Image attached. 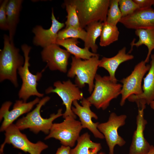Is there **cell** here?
Returning <instances> with one entry per match:
<instances>
[{
  "mask_svg": "<svg viewBox=\"0 0 154 154\" xmlns=\"http://www.w3.org/2000/svg\"><path fill=\"white\" fill-rule=\"evenodd\" d=\"M18 154H22V153H19Z\"/></svg>",
  "mask_w": 154,
  "mask_h": 154,
  "instance_id": "d590c367",
  "label": "cell"
},
{
  "mask_svg": "<svg viewBox=\"0 0 154 154\" xmlns=\"http://www.w3.org/2000/svg\"><path fill=\"white\" fill-rule=\"evenodd\" d=\"M153 6H154V5H153Z\"/></svg>",
  "mask_w": 154,
  "mask_h": 154,
  "instance_id": "8d00e7d4",
  "label": "cell"
},
{
  "mask_svg": "<svg viewBox=\"0 0 154 154\" xmlns=\"http://www.w3.org/2000/svg\"><path fill=\"white\" fill-rule=\"evenodd\" d=\"M118 3L122 17L129 15L139 9L133 0H119Z\"/></svg>",
  "mask_w": 154,
  "mask_h": 154,
  "instance_id": "f1b7e54d",
  "label": "cell"
},
{
  "mask_svg": "<svg viewBox=\"0 0 154 154\" xmlns=\"http://www.w3.org/2000/svg\"><path fill=\"white\" fill-rule=\"evenodd\" d=\"M135 33L139 37V40L135 42L133 40L131 43V49L134 46L138 47L142 45L146 46L148 49V53L144 61L147 63L149 61L151 52L154 49V29H140L135 30Z\"/></svg>",
  "mask_w": 154,
  "mask_h": 154,
  "instance_id": "603a6c76",
  "label": "cell"
},
{
  "mask_svg": "<svg viewBox=\"0 0 154 154\" xmlns=\"http://www.w3.org/2000/svg\"><path fill=\"white\" fill-rule=\"evenodd\" d=\"M48 96L43 98L36 104L35 108L24 117L19 119L15 124L20 130L29 129L35 134L41 131L48 134L53 124V121L57 118L62 116V110L59 109L56 114H51L48 118H43L40 115V110L50 100Z\"/></svg>",
  "mask_w": 154,
  "mask_h": 154,
  "instance_id": "7a4b0ae2",
  "label": "cell"
},
{
  "mask_svg": "<svg viewBox=\"0 0 154 154\" xmlns=\"http://www.w3.org/2000/svg\"><path fill=\"white\" fill-rule=\"evenodd\" d=\"M76 7L80 27L94 22L106 21L110 0H71Z\"/></svg>",
  "mask_w": 154,
  "mask_h": 154,
  "instance_id": "5b68a950",
  "label": "cell"
},
{
  "mask_svg": "<svg viewBox=\"0 0 154 154\" xmlns=\"http://www.w3.org/2000/svg\"><path fill=\"white\" fill-rule=\"evenodd\" d=\"M21 49L23 53L25 62L23 65L20 67L18 71V74L22 81V84L18 92V96L20 100L25 102L31 96H35L39 98L42 97L44 94L38 91L37 87L38 82L42 76L43 72L46 66L40 72H38L36 74H32L30 71L29 54L31 49V47L26 44H22Z\"/></svg>",
  "mask_w": 154,
  "mask_h": 154,
  "instance_id": "8992f818",
  "label": "cell"
},
{
  "mask_svg": "<svg viewBox=\"0 0 154 154\" xmlns=\"http://www.w3.org/2000/svg\"><path fill=\"white\" fill-rule=\"evenodd\" d=\"M95 80L93 91L86 99L96 108L104 110L112 100L121 94L122 85L112 82L109 76H102L96 74Z\"/></svg>",
  "mask_w": 154,
  "mask_h": 154,
  "instance_id": "277c9868",
  "label": "cell"
},
{
  "mask_svg": "<svg viewBox=\"0 0 154 154\" xmlns=\"http://www.w3.org/2000/svg\"><path fill=\"white\" fill-rule=\"evenodd\" d=\"M40 100L37 97L33 100L27 102L21 100L16 101L13 109L9 111L12 104L10 101H7L2 105L0 110V121L3 119L0 127L1 132L5 131L18 118L24 114L29 112Z\"/></svg>",
  "mask_w": 154,
  "mask_h": 154,
  "instance_id": "7c38bea8",
  "label": "cell"
},
{
  "mask_svg": "<svg viewBox=\"0 0 154 154\" xmlns=\"http://www.w3.org/2000/svg\"><path fill=\"white\" fill-rule=\"evenodd\" d=\"M126 50V47H124L115 56L111 58L104 57L100 60L99 67L103 68L108 71L110 79L114 82H117L115 73L119 65L134 58L133 55L127 53Z\"/></svg>",
  "mask_w": 154,
  "mask_h": 154,
  "instance_id": "d6986e66",
  "label": "cell"
},
{
  "mask_svg": "<svg viewBox=\"0 0 154 154\" xmlns=\"http://www.w3.org/2000/svg\"><path fill=\"white\" fill-rule=\"evenodd\" d=\"M127 116L125 114L117 115L115 113H111L108 121L99 123L97 128L104 135L109 148V154H114L115 146H123L126 142L119 136L118 133L119 128L125 123Z\"/></svg>",
  "mask_w": 154,
  "mask_h": 154,
  "instance_id": "8fae6325",
  "label": "cell"
},
{
  "mask_svg": "<svg viewBox=\"0 0 154 154\" xmlns=\"http://www.w3.org/2000/svg\"><path fill=\"white\" fill-rule=\"evenodd\" d=\"M119 0H110L106 22L112 25H117L122 17L119 7Z\"/></svg>",
  "mask_w": 154,
  "mask_h": 154,
  "instance_id": "83f0119b",
  "label": "cell"
},
{
  "mask_svg": "<svg viewBox=\"0 0 154 154\" xmlns=\"http://www.w3.org/2000/svg\"></svg>",
  "mask_w": 154,
  "mask_h": 154,
  "instance_id": "74e56055",
  "label": "cell"
},
{
  "mask_svg": "<svg viewBox=\"0 0 154 154\" xmlns=\"http://www.w3.org/2000/svg\"><path fill=\"white\" fill-rule=\"evenodd\" d=\"M146 154H154V146L151 145V148Z\"/></svg>",
  "mask_w": 154,
  "mask_h": 154,
  "instance_id": "d6a6232c",
  "label": "cell"
},
{
  "mask_svg": "<svg viewBox=\"0 0 154 154\" xmlns=\"http://www.w3.org/2000/svg\"><path fill=\"white\" fill-rule=\"evenodd\" d=\"M137 5L139 9L151 7L154 4V0H133Z\"/></svg>",
  "mask_w": 154,
  "mask_h": 154,
  "instance_id": "4dcf8cb0",
  "label": "cell"
},
{
  "mask_svg": "<svg viewBox=\"0 0 154 154\" xmlns=\"http://www.w3.org/2000/svg\"><path fill=\"white\" fill-rule=\"evenodd\" d=\"M52 25L48 29H45L40 25L34 27L32 32L35 35L33 40V44L43 48L51 44H56L58 32L63 27L65 24L58 21L54 15L53 9L51 16Z\"/></svg>",
  "mask_w": 154,
  "mask_h": 154,
  "instance_id": "9a60e30c",
  "label": "cell"
},
{
  "mask_svg": "<svg viewBox=\"0 0 154 154\" xmlns=\"http://www.w3.org/2000/svg\"><path fill=\"white\" fill-rule=\"evenodd\" d=\"M3 47L0 53V82L9 81L15 87L18 86L17 72L23 66L25 58L19 49L10 41L9 36H3Z\"/></svg>",
  "mask_w": 154,
  "mask_h": 154,
  "instance_id": "6da1fadb",
  "label": "cell"
},
{
  "mask_svg": "<svg viewBox=\"0 0 154 154\" xmlns=\"http://www.w3.org/2000/svg\"><path fill=\"white\" fill-rule=\"evenodd\" d=\"M5 131V139L1 146L0 154H3L4 146L6 144H11L13 147L29 154H41L43 150L48 147L47 145L41 141L35 143L31 142L25 134L21 132L15 124L10 125Z\"/></svg>",
  "mask_w": 154,
  "mask_h": 154,
  "instance_id": "ba28073f",
  "label": "cell"
},
{
  "mask_svg": "<svg viewBox=\"0 0 154 154\" xmlns=\"http://www.w3.org/2000/svg\"><path fill=\"white\" fill-rule=\"evenodd\" d=\"M79 43L76 38H69L64 40H57L56 44L64 47L70 54L77 58L88 60L92 56L99 55L90 52L89 49L82 48L77 46Z\"/></svg>",
  "mask_w": 154,
  "mask_h": 154,
  "instance_id": "44dd1931",
  "label": "cell"
},
{
  "mask_svg": "<svg viewBox=\"0 0 154 154\" xmlns=\"http://www.w3.org/2000/svg\"><path fill=\"white\" fill-rule=\"evenodd\" d=\"M144 108H138L136 128L134 132L129 154H146L151 147L144 137V131L147 122L144 117Z\"/></svg>",
  "mask_w": 154,
  "mask_h": 154,
  "instance_id": "e0dca14e",
  "label": "cell"
},
{
  "mask_svg": "<svg viewBox=\"0 0 154 154\" xmlns=\"http://www.w3.org/2000/svg\"><path fill=\"white\" fill-rule=\"evenodd\" d=\"M150 68L143 78V93L138 95H132L127 98L129 102L135 103L138 108H146L154 100V54L150 56Z\"/></svg>",
  "mask_w": 154,
  "mask_h": 154,
  "instance_id": "ac0fdd59",
  "label": "cell"
},
{
  "mask_svg": "<svg viewBox=\"0 0 154 154\" xmlns=\"http://www.w3.org/2000/svg\"><path fill=\"white\" fill-rule=\"evenodd\" d=\"M64 5L67 13V20L65 23V28L81 27L76 5L70 0H65Z\"/></svg>",
  "mask_w": 154,
  "mask_h": 154,
  "instance_id": "484cf974",
  "label": "cell"
},
{
  "mask_svg": "<svg viewBox=\"0 0 154 154\" xmlns=\"http://www.w3.org/2000/svg\"><path fill=\"white\" fill-rule=\"evenodd\" d=\"M81 104L82 106L78 104L77 100L74 101L73 104L75 107L72 106V110L74 114L79 117L82 128L88 129L95 137L104 139V136L97 128L99 123H94L92 119V118L96 119L98 118L90 108L92 105L87 99L84 98L82 100Z\"/></svg>",
  "mask_w": 154,
  "mask_h": 154,
  "instance_id": "5bb4252c",
  "label": "cell"
},
{
  "mask_svg": "<svg viewBox=\"0 0 154 154\" xmlns=\"http://www.w3.org/2000/svg\"><path fill=\"white\" fill-rule=\"evenodd\" d=\"M9 0L1 1L0 6V28L2 30H8L7 7Z\"/></svg>",
  "mask_w": 154,
  "mask_h": 154,
  "instance_id": "f546056e",
  "label": "cell"
},
{
  "mask_svg": "<svg viewBox=\"0 0 154 154\" xmlns=\"http://www.w3.org/2000/svg\"><path fill=\"white\" fill-rule=\"evenodd\" d=\"M41 55L42 61L46 63V66L50 70H58L64 73L67 72L70 54L66 50L54 44L43 48Z\"/></svg>",
  "mask_w": 154,
  "mask_h": 154,
  "instance_id": "4fadbf2b",
  "label": "cell"
},
{
  "mask_svg": "<svg viewBox=\"0 0 154 154\" xmlns=\"http://www.w3.org/2000/svg\"><path fill=\"white\" fill-rule=\"evenodd\" d=\"M103 23L100 21L92 22L85 27L87 34L84 41V48L88 49L91 48L92 52L94 53H96L98 49L96 40L101 35Z\"/></svg>",
  "mask_w": 154,
  "mask_h": 154,
  "instance_id": "cb8c5ba5",
  "label": "cell"
},
{
  "mask_svg": "<svg viewBox=\"0 0 154 154\" xmlns=\"http://www.w3.org/2000/svg\"><path fill=\"white\" fill-rule=\"evenodd\" d=\"M119 22L129 29H154V9L151 7L138 9L132 14L122 17Z\"/></svg>",
  "mask_w": 154,
  "mask_h": 154,
  "instance_id": "2e32d148",
  "label": "cell"
},
{
  "mask_svg": "<svg viewBox=\"0 0 154 154\" xmlns=\"http://www.w3.org/2000/svg\"><path fill=\"white\" fill-rule=\"evenodd\" d=\"M60 123H54L45 140L54 138L59 140L64 146L72 147L80 137L83 128L80 121L68 116Z\"/></svg>",
  "mask_w": 154,
  "mask_h": 154,
  "instance_id": "52a82bcc",
  "label": "cell"
},
{
  "mask_svg": "<svg viewBox=\"0 0 154 154\" xmlns=\"http://www.w3.org/2000/svg\"><path fill=\"white\" fill-rule=\"evenodd\" d=\"M71 149L69 146L62 145L58 148L55 154H70Z\"/></svg>",
  "mask_w": 154,
  "mask_h": 154,
  "instance_id": "1f68e13d",
  "label": "cell"
},
{
  "mask_svg": "<svg viewBox=\"0 0 154 154\" xmlns=\"http://www.w3.org/2000/svg\"><path fill=\"white\" fill-rule=\"evenodd\" d=\"M98 154H105L103 152H100V153H99Z\"/></svg>",
  "mask_w": 154,
  "mask_h": 154,
  "instance_id": "e575fe53",
  "label": "cell"
},
{
  "mask_svg": "<svg viewBox=\"0 0 154 154\" xmlns=\"http://www.w3.org/2000/svg\"><path fill=\"white\" fill-rule=\"evenodd\" d=\"M150 68V64H146L144 60H142L135 66L129 76L120 80L122 84L120 103L121 106L124 105L126 100L131 96L138 95L143 93L142 80Z\"/></svg>",
  "mask_w": 154,
  "mask_h": 154,
  "instance_id": "30bf717a",
  "label": "cell"
},
{
  "mask_svg": "<svg viewBox=\"0 0 154 154\" xmlns=\"http://www.w3.org/2000/svg\"><path fill=\"white\" fill-rule=\"evenodd\" d=\"M119 32L117 25L107 22L103 23L101 34L100 36V45L106 46L118 39Z\"/></svg>",
  "mask_w": 154,
  "mask_h": 154,
  "instance_id": "d4e9b609",
  "label": "cell"
},
{
  "mask_svg": "<svg viewBox=\"0 0 154 154\" xmlns=\"http://www.w3.org/2000/svg\"><path fill=\"white\" fill-rule=\"evenodd\" d=\"M149 105L151 108L154 110V100L150 103Z\"/></svg>",
  "mask_w": 154,
  "mask_h": 154,
  "instance_id": "836d02e7",
  "label": "cell"
},
{
  "mask_svg": "<svg viewBox=\"0 0 154 154\" xmlns=\"http://www.w3.org/2000/svg\"><path fill=\"white\" fill-rule=\"evenodd\" d=\"M53 85L54 88L50 87L46 90V94L55 93L61 99L62 104L66 107V110L62 115L64 118L70 116L76 119V116L72 110V104L75 100L82 99L83 98L82 92L75 84H73L69 80L62 82L56 81Z\"/></svg>",
  "mask_w": 154,
  "mask_h": 154,
  "instance_id": "9c48e42d",
  "label": "cell"
},
{
  "mask_svg": "<svg viewBox=\"0 0 154 154\" xmlns=\"http://www.w3.org/2000/svg\"><path fill=\"white\" fill-rule=\"evenodd\" d=\"M99 56L84 60L72 56L71 66L67 74L68 77L73 78L76 76L75 84L79 88L84 87L85 84H88V90L90 94L94 87V80L100 62Z\"/></svg>",
  "mask_w": 154,
  "mask_h": 154,
  "instance_id": "3957f363",
  "label": "cell"
},
{
  "mask_svg": "<svg viewBox=\"0 0 154 154\" xmlns=\"http://www.w3.org/2000/svg\"><path fill=\"white\" fill-rule=\"evenodd\" d=\"M23 1L22 0H10L7 5V15L8 31L11 41L13 42Z\"/></svg>",
  "mask_w": 154,
  "mask_h": 154,
  "instance_id": "ffe728a7",
  "label": "cell"
},
{
  "mask_svg": "<svg viewBox=\"0 0 154 154\" xmlns=\"http://www.w3.org/2000/svg\"><path fill=\"white\" fill-rule=\"evenodd\" d=\"M76 146L70 150V154H96L102 149L101 144L93 142L87 132L80 136Z\"/></svg>",
  "mask_w": 154,
  "mask_h": 154,
  "instance_id": "7402d4cb",
  "label": "cell"
},
{
  "mask_svg": "<svg viewBox=\"0 0 154 154\" xmlns=\"http://www.w3.org/2000/svg\"><path fill=\"white\" fill-rule=\"evenodd\" d=\"M86 31L81 27H69L60 30L58 33L57 40H64L69 38H80L84 41Z\"/></svg>",
  "mask_w": 154,
  "mask_h": 154,
  "instance_id": "4316f807",
  "label": "cell"
}]
</instances>
